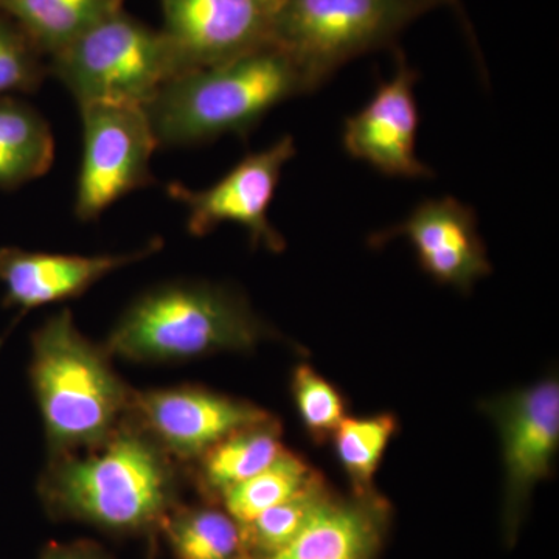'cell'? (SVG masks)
Returning a JSON list of instances; mask_svg holds the SVG:
<instances>
[{"instance_id": "6da1fadb", "label": "cell", "mask_w": 559, "mask_h": 559, "mask_svg": "<svg viewBox=\"0 0 559 559\" xmlns=\"http://www.w3.org/2000/svg\"><path fill=\"white\" fill-rule=\"evenodd\" d=\"M176 463L127 418L97 447L51 455L39 480L40 500L57 520L143 535L162 528L179 506Z\"/></svg>"}, {"instance_id": "7a4b0ae2", "label": "cell", "mask_w": 559, "mask_h": 559, "mask_svg": "<svg viewBox=\"0 0 559 559\" xmlns=\"http://www.w3.org/2000/svg\"><path fill=\"white\" fill-rule=\"evenodd\" d=\"M275 336L240 290L175 280L132 300L105 348L112 358L131 362L180 364L224 352H250Z\"/></svg>"}, {"instance_id": "3957f363", "label": "cell", "mask_w": 559, "mask_h": 559, "mask_svg": "<svg viewBox=\"0 0 559 559\" xmlns=\"http://www.w3.org/2000/svg\"><path fill=\"white\" fill-rule=\"evenodd\" d=\"M311 87L274 43L175 76L145 106L159 146H190L221 135L246 138L267 112Z\"/></svg>"}, {"instance_id": "277c9868", "label": "cell", "mask_w": 559, "mask_h": 559, "mask_svg": "<svg viewBox=\"0 0 559 559\" xmlns=\"http://www.w3.org/2000/svg\"><path fill=\"white\" fill-rule=\"evenodd\" d=\"M110 358L81 333L69 310L33 333L28 377L51 455L97 447L130 415L134 390Z\"/></svg>"}, {"instance_id": "5b68a950", "label": "cell", "mask_w": 559, "mask_h": 559, "mask_svg": "<svg viewBox=\"0 0 559 559\" xmlns=\"http://www.w3.org/2000/svg\"><path fill=\"white\" fill-rule=\"evenodd\" d=\"M47 69L79 106L119 103L145 108L165 83L179 75L164 33L123 9L47 58Z\"/></svg>"}, {"instance_id": "8992f818", "label": "cell", "mask_w": 559, "mask_h": 559, "mask_svg": "<svg viewBox=\"0 0 559 559\" xmlns=\"http://www.w3.org/2000/svg\"><path fill=\"white\" fill-rule=\"evenodd\" d=\"M419 14L407 0H282L271 43L316 91L345 62L390 46Z\"/></svg>"}, {"instance_id": "52a82bcc", "label": "cell", "mask_w": 559, "mask_h": 559, "mask_svg": "<svg viewBox=\"0 0 559 559\" xmlns=\"http://www.w3.org/2000/svg\"><path fill=\"white\" fill-rule=\"evenodd\" d=\"M79 108L83 156L73 210L76 218L87 223L154 182L151 159L159 143L143 106L87 103Z\"/></svg>"}, {"instance_id": "ba28073f", "label": "cell", "mask_w": 559, "mask_h": 559, "mask_svg": "<svg viewBox=\"0 0 559 559\" xmlns=\"http://www.w3.org/2000/svg\"><path fill=\"white\" fill-rule=\"evenodd\" d=\"M502 443L506 495L503 527L513 543L533 489L549 479L559 448V382L550 374L528 388L481 403Z\"/></svg>"}, {"instance_id": "9c48e42d", "label": "cell", "mask_w": 559, "mask_h": 559, "mask_svg": "<svg viewBox=\"0 0 559 559\" xmlns=\"http://www.w3.org/2000/svg\"><path fill=\"white\" fill-rule=\"evenodd\" d=\"M293 135H283L267 148L250 153L209 189L193 190L180 182L168 183V197L187 210V229L205 237L224 223L248 231L253 248L280 253L286 248L282 234L272 226L270 207L283 168L296 156Z\"/></svg>"}, {"instance_id": "30bf717a", "label": "cell", "mask_w": 559, "mask_h": 559, "mask_svg": "<svg viewBox=\"0 0 559 559\" xmlns=\"http://www.w3.org/2000/svg\"><path fill=\"white\" fill-rule=\"evenodd\" d=\"M128 418L176 462H190L237 430L275 418L250 401L198 385L135 392Z\"/></svg>"}, {"instance_id": "8fae6325", "label": "cell", "mask_w": 559, "mask_h": 559, "mask_svg": "<svg viewBox=\"0 0 559 559\" xmlns=\"http://www.w3.org/2000/svg\"><path fill=\"white\" fill-rule=\"evenodd\" d=\"M282 0H160L179 75L212 68L271 43Z\"/></svg>"}, {"instance_id": "7c38bea8", "label": "cell", "mask_w": 559, "mask_h": 559, "mask_svg": "<svg viewBox=\"0 0 559 559\" xmlns=\"http://www.w3.org/2000/svg\"><path fill=\"white\" fill-rule=\"evenodd\" d=\"M417 70L400 53L393 79L381 81L371 100L345 120L342 143L353 159L392 178H432V170L417 156Z\"/></svg>"}, {"instance_id": "4fadbf2b", "label": "cell", "mask_w": 559, "mask_h": 559, "mask_svg": "<svg viewBox=\"0 0 559 559\" xmlns=\"http://www.w3.org/2000/svg\"><path fill=\"white\" fill-rule=\"evenodd\" d=\"M406 238L421 270L440 285L469 293L491 274L487 248L477 227L476 212L455 198L421 202L396 226L371 235V248Z\"/></svg>"}, {"instance_id": "5bb4252c", "label": "cell", "mask_w": 559, "mask_h": 559, "mask_svg": "<svg viewBox=\"0 0 559 559\" xmlns=\"http://www.w3.org/2000/svg\"><path fill=\"white\" fill-rule=\"evenodd\" d=\"M162 248L160 238L132 252L87 257L0 248L3 307L16 308L22 316L35 308L76 299L112 272L148 259Z\"/></svg>"}, {"instance_id": "9a60e30c", "label": "cell", "mask_w": 559, "mask_h": 559, "mask_svg": "<svg viewBox=\"0 0 559 559\" xmlns=\"http://www.w3.org/2000/svg\"><path fill=\"white\" fill-rule=\"evenodd\" d=\"M392 514L377 488L336 495L285 549L261 559H378Z\"/></svg>"}, {"instance_id": "2e32d148", "label": "cell", "mask_w": 559, "mask_h": 559, "mask_svg": "<svg viewBox=\"0 0 559 559\" xmlns=\"http://www.w3.org/2000/svg\"><path fill=\"white\" fill-rule=\"evenodd\" d=\"M282 423L277 418L224 437L194 460V479L207 502L216 503L221 492L267 468L285 451Z\"/></svg>"}, {"instance_id": "e0dca14e", "label": "cell", "mask_w": 559, "mask_h": 559, "mask_svg": "<svg viewBox=\"0 0 559 559\" xmlns=\"http://www.w3.org/2000/svg\"><path fill=\"white\" fill-rule=\"evenodd\" d=\"M55 139L47 120L28 105L0 97V190H14L50 170Z\"/></svg>"}, {"instance_id": "ac0fdd59", "label": "cell", "mask_w": 559, "mask_h": 559, "mask_svg": "<svg viewBox=\"0 0 559 559\" xmlns=\"http://www.w3.org/2000/svg\"><path fill=\"white\" fill-rule=\"evenodd\" d=\"M119 9L123 0H0L47 58Z\"/></svg>"}, {"instance_id": "d6986e66", "label": "cell", "mask_w": 559, "mask_h": 559, "mask_svg": "<svg viewBox=\"0 0 559 559\" xmlns=\"http://www.w3.org/2000/svg\"><path fill=\"white\" fill-rule=\"evenodd\" d=\"M336 495L325 477L314 471L299 491L241 525L245 559L267 558L285 549Z\"/></svg>"}, {"instance_id": "ffe728a7", "label": "cell", "mask_w": 559, "mask_h": 559, "mask_svg": "<svg viewBox=\"0 0 559 559\" xmlns=\"http://www.w3.org/2000/svg\"><path fill=\"white\" fill-rule=\"evenodd\" d=\"M162 530L176 559H245L241 525L218 503L178 506Z\"/></svg>"}, {"instance_id": "44dd1931", "label": "cell", "mask_w": 559, "mask_h": 559, "mask_svg": "<svg viewBox=\"0 0 559 559\" xmlns=\"http://www.w3.org/2000/svg\"><path fill=\"white\" fill-rule=\"evenodd\" d=\"M316 469L296 452L285 450L267 468L221 492L216 503L240 525L249 524L311 479Z\"/></svg>"}, {"instance_id": "7402d4cb", "label": "cell", "mask_w": 559, "mask_h": 559, "mask_svg": "<svg viewBox=\"0 0 559 559\" xmlns=\"http://www.w3.org/2000/svg\"><path fill=\"white\" fill-rule=\"evenodd\" d=\"M399 429V418L392 412L370 417H345L341 423L331 440L352 492L374 489V474Z\"/></svg>"}, {"instance_id": "603a6c76", "label": "cell", "mask_w": 559, "mask_h": 559, "mask_svg": "<svg viewBox=\"0 0 559 559\" xmlns=\"http://www.w3.org/2000/svg\"><path fill=\"white\" fill-rule=\"evenodd\" d=\"M290 393L308 437L326 443L347 415V403L336 385L308 364H300L290 378Z\"/></svg>"}, {"instance_id": "cb8c5ba5", "label": "cell", "mask_w": 559, "mask_h": 559, "mask_svg": "<svg viewBox=\"0 0 559 559\" xmlns=\"http://www.w3.org/2000/svg\"><path fill=\"white\" fill-rule=\"evenodd\" d=\"M46 58L24 28L0 11V97L39 90L49 75Z\"/></svg>"}, {"instance_id": "d4e9b609", "label": "cell", "mask_w": 559, "mask_h": 559, "mask_svg": "<svg viewBox=\"0 0 559 559\" xmlns=\"http://www.w3.org/2000/svg\"><path fill=\"white\" fill-rule=\"evenodd\" d=\"M40 559H112L97 544L80 543L51 544L40 555Z\"/></svg>"}, {"instance_id": "484cf974", "label": "cell", "mask_w": 559, "mask_h": 559, "mask_svg": "<svg viewBox=\"0 0 559 559\" xmlns=\"http://www.w3.org/2000/svg\"><path fill=\"white\" fill-rule=\"evenodd\" d=\"M407 2L417 7V9L421 10L423 13H425V11L436 9V7L448 5L457 11L460 16L463 17V10L462 5H460V0H407Z\"/></svg>"}]
</instances>
